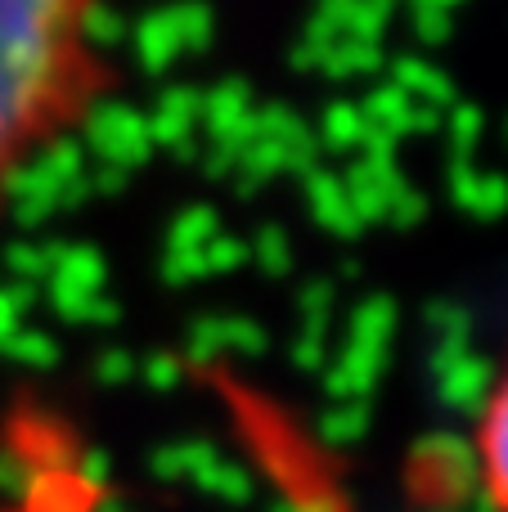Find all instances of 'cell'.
I'll return each mask as SVG.
<instances>
[{
    "instance_id": "obj_1",
    "label": "cell",
    "mask_w": 508,
    "mask_h": 512,
    "mask_svg": "<svg viewBox=\"0 0 508 512\" xmlns=\"http://www.w3.org/2000/svg\"><path fill=\"white\" fill-rule=\"evenodd\" d=\"M108 0H0V221L117 90Z\"/></svg>"
},
{
    "instance_id": "obj_2",
    "label": "cell",
    "mask_w": 508,
    "mask_h": 512,
    "mask_svg": "<svg viewBox=\"0 0 508 512\" xmlns=\"http://www.w3.org/2000/svg\"><path fill=\"white\" fill-rule=\"evenodd\" d=\"M0 512H104V490L86 463L63 454H36L23 481L0 495Z\"/></svg>"
},
{
    "instance_id": "obj_3",
    "label": "cell",
    "mask_w": 508,
    "mask_h": 512,
    "mask_svg": "<svg viewBox=\"0 0 508 512\" xmlns=\"http://www.w3.org/2000/svg\"><path fill=\"white\" fill-rule=\"evenodd\" d=\"M473 468L491 512H508V364L486 387L473 418Z\"/></svg>"
}]
</instances>
